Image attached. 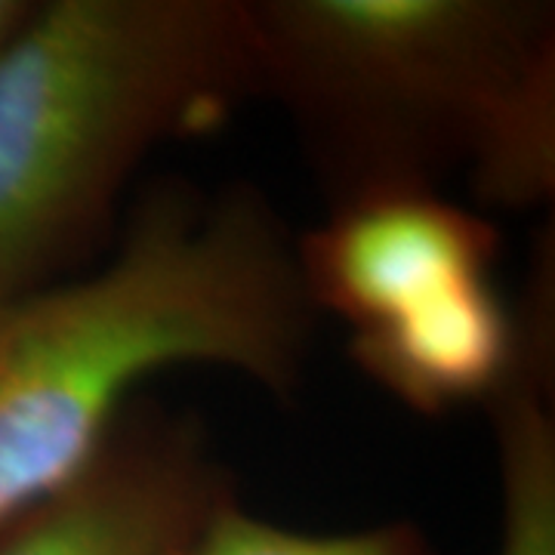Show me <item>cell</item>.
I'll list each match as a JSON object with an SVG mask.
<instances>
[{
	"label": "cell",
	"mask_w": 555,
	"mask_h": 555,
	"mask_svg": "<svg viewBox=\"0 0 555 555\" xmlns=\"http://www.w3.org/2000/svg\"><path fill=\"white\" fill-rule=\"evenodd\" d=\"M198 555H444L414 521H383L356 531H302L250 513L225 496L207 525Z\"/></svg>",
	"instance_id": "8"
},
{
	"label": "cell",
	"mask_w": 555,
	"mask_h": 555,
	"mask_svg": "<svg viewBox=\"0 0 555 555\" xmlns=\"http://www.w3.org/2000/svg\"><path fill=\"white\" fill-rule=\"evenodd\" d=\"M250 100L247 0H35L0 50V297L96 262L145 160Z\"/></svg>",
	"instance_id": "3"
},
{
	"label": "cell",
	"mask_w": 555,
	"mask_h": 555,
	"mask_svg": "<svg viewBox=\"0 0 555 555\" xmlns=\"http://www.w3.org/2000/svg\"><path fill=\"white\" fill-rule=\"evenodd\" d=\"M232 491L198 416L139 396L78 476L0 525V555H198Z\"/></svg>",
	"instance_id": "4"
},
{
	"label": "cell",
	"mask_w": 555,
	"mask_h": 555,
	"mask_svg": "<svg viewBox=\"0 0 555 555\" xmlns=\"http://www.w3.org/2000/svg\"><path fill=\"white\" fill-rule=\"evenodd\" d=\"M531 334V294L513 302L494 278L451 287L408 312L349 331V358L401 408L444 416L488 404Z\"/></svg>",
	"instance_id": "6"
},
{
	"label": "cell",
	"mask_w": 555,
	"mask_h": 555,
	"mask_svg": "<svg viewBox=\"0 0 555 555\" xmlns=\"http://www.w3.org/2000/svg\"><path fill=\"white\" fill-rule=\"evenodd\" d=\"M259 100L334 207L469 179L491 210L555 192V7L543 0H247Z\"/></svg>",
	"instance_id": "2"
},
{
	"label": "cell",
	"mask_w": 555,
	"mask_h": 555,
	"mask_svg": "<svg viewBox=\"0 0 555 555\" xmlns=\"http://www.w3.org/2000/svg\"><path fill=\"white\" fill-rule=\"evenodd\" d=\"M555 299L540 297L518 367L485 411L500 485L496 555H555Z\"/></svg>",
	"instance_id": "7"
},
{
	"label": "cell",
	"mask_w": 555,
	"mask_h": 555,
	"mask_svg": "<svg viewBox=\"0 0 555 555\" xmlns=\"http://www.w3.org/2000/svg\"><path fill=\"white\" fill-rule=\"evenodd\" d=\"M500 229L488 214L444 198L404 192L334 207L297 235L306 297L349 331L408 312L451 287L494 278Z\"/></svg>",
	"instance_id": "5"
},
{
	"label": "cell",
	"mask_w": 555,
	"mask_h": 555,
	"mask_svg": "<svg viewBox=\"0 0 555 555\" xmlns=\"http://www.w3.org/2000/svg\"><path fill=\"white\" fill-rule=\"evenodd\" d=\"M315 327L297 235L257 185L155 179L96 262L0 297V525L78 476L160 371L294 401Z\"/></svg>",
	"instance_id": "1"
},
{
	"label": "cell",
	"mask_w": 555,
	"mask_h": 555,
	"mask_svg": "<svg viewBox=\"0 0 555 555\" xmlns=\"http://www.w3.org/2000/svg\"><path fill=\"white\" fill-rule=\"evenodd\" d=\"M31 7H35V0H0V50L16 35V28L31 13Z\"/></svg>",
	"instance_id": "9"
}]
</instances>
